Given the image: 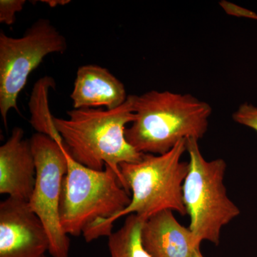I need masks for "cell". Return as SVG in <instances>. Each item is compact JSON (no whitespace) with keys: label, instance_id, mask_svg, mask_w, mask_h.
<instances>
[{"label":"cell","instance_id":"obj_1","mask_svg":"<svg viewBox=\"0 0 257 257\" xmlns=\"http://www.w3.org/2000/svg\"><path fill=\"white\" fill-rule=\"evenodd\" d=\"M135 95L131 94L122 105L114 109H74L67 111V119L54 118L56 128L72 158L93 170L110 167L124 189L119 165L136 163L144 155L126 138V124L135 119Z\"/></svg>","mask_w":257,"mask_h":257},{"label":"cell","instance_id":"obj_2","mask_svg":"<svg viewBox=\"0 0 257 257\" xmlns=\"http://www.w3.org/2000/svg\"><path fill=\"white\" fill-rule=\"evenodd\" d=\"M186 140H181L164 155L144 154L136 163L119 165L125 189L131 192V202L124 210L111 219L101 221L83 234L87 242L101 236H109L114 221L135 214L145 219L164 210L187 214L183 201V184L189 170V162L182 161L187 151Z\"/></svg>","mask_w":257,"mask_h":257},{"label":"cell","instance_id":"obj_3","mask_svg":"<svg viewBox=\"0 0 257 257\" xmlns=\"http://www.w3.org/2000/svg\"><path fill=\"white\" fill-rule=\"evenodd\" d=\"M135 112L126 130L128 143L140 153L160 155L181 140L202 138L212 109L192 94L152 90L135 95Z\"/></svg>","mask_w":257,"mask_h":257},{"label":"cell","instance_id":"obj_4","mask_svg":"<svg viewBox=\"0 0 257 257\" xmlns=\"http://www.w3.org/2000/svg\"><path fill=\"white\" fill-rule=\"evenodd\" d=\"M65 155L68 167L61 194L60 224L66 234L78 236L124 210L131 195L110 167H85L72 158L67 147Z\"/></svg>","mask_w":257,"mask_h":257},{"label":"cell","instance_id":"obj_5","mask_svg":"<svg viewBox=\"0 0 257 257\" xmlns=\"http://www.w3.org/2000/svg\"><path fill=\"white\" fill-rule=\"evenodd\" d=\"M198 141L186 140L189 161L183 184L184 204L197 244L209 241L218 245L223 226L237 217L240 210L228 197L224 184L226 162L221 158L206 160Z\"/></svg>","mask_w":257,"mask_h":257},{"label":"cell","instance_id":"obj_6","mask_svg":"<svg viewBox=\"0 0 257 257\" xmlns=\"http://www.w3.org/2000/svg\"><path fill=\"white\" fill-rule=\"evenodd\" d=\"M67 39L47 19L37 20L23 37L0 33V114L5 126L8 113L18 110V99L29 76L47 55L63 54Z\"/></svg>","mask_w":257,"mask_h":257},{"label":"cell","instance_id":"obj_7","mask_svg":"<svg viewBox=\"0 0 257 257\" xmlns=\"http://www.w3.org/2000/svg\"><path fill=\"white\" fill-rule=\"evenodd\" d=\"M30 140L36 178L29 206L47 230L51 256L69 257L70 240L62 229L60 218L62 183L68 167L65 145L41 133L34 134Z\"/></svg>","mask_w":257,"mask_h":257},{"label":"cell","instance_id":"obj_8","mask_svg":"<svg viewBox=\"0 0 257 257\" xmlns=\"http://www.w3.org/2000/svg\"><path fill=\"white\" fill-rule=\"evenodd\" d=\"M43 223L29 203L8 197L0 204V257H43L50 248Z\"/></svg>","mask_w":257,"mask_h":257},{"label":"cell","instance_id":"obj_9","mask_svg":"<svg viewBox=\"0 0 257 257\" xmlns=\"http://www.w3.org/2000/svg\"><path fill=\"white\" fill-rule=\"evenodd\" d=\"M24 130L15 127L0 147V194L29 202L35 187L36 167L30 140Z\"/></svg>","mask_w":257,"mask_h":257},{"label":"cell","instance_id":"obj_10","mask_svg":"<svg viewBox=\"0 0 257 257\" xmlns=\"http://www.w3.org/2000/svg\"><path fill=\"white\" fill-rule=\"evenodd\" d=\"M124 84L107 69L96 64L79 67L70 97L75 109L104 106L114 109L128 98Z\"/></svg>","mask_w":257,"mask_h":257},{"label":"cell","instance_id":"obj_11","mask_svg":"<svg viewBox=\"0 0 257 257\" xmlns=\"http://www.w3.org/2000/svg\"><path fill=\"white\" fill-rule=\"evenodd\" d=\"M142 241L151 257H192L200 248L189 228L179 224L171 210L160 211L145 221Z\"/></svg>","mask_w":257,"mask_h":257},{"label":"cell","instance_id":"obj_12","mask_svg":"<svg viewBox=\"0 0 257 257\" xmlns=\"http://www.w3.org/2000/svg\"><path fill=\"white\" fill-rule=\"evenodd\" d=\"M56 83L52 77H42L35 86L29 101L30 124L37 133L44 134L58 143H64L54 121L55 116L51 114L49 105V92L55 89Z\"/></svg>","mask_w":257,"mask_h":257},{"label":"cell","instance_id":"obj_13","mask_svg":"<svg viewBox=\"0 0 257 257\" xmlns=\"http://www.w3.org/2000/svg\"><path fill=\"white\" fill-rule=\"evenodd\" d=\"M146 219L130 214L124 224L108 236L110 257H151L142 241V229Z\"/></svg>","mask_w":257,"mask_h":257},{"label":"cell","instance_id":"obj_14","mask_svg":"<svg viewBox=\"0 0 257 257\" xmlns=\"http://www.w3.org/2000/svg\"><path fill=\"white\" fill-rule=\"evenodd\" d=\"M232 119L237 124L247 126L257 133V107L251 103L241 104L233 114Z\"/></svg>","mask_w":257,"mask_h":257},{"label":"cell","instance_id":"obj_15","mask_svg":"<svg viewBox=\"0 0 257 257\" xmlns=\"http://www.w3.org/2000/svg\"><path fill=\"white\" fill-rule=\"evenodd\" d=\"M25 0H1L0 1V23L11 26L16 21L17 13L23 10Z\"/></svg>","mask_w":257,"mask_h":257},{"label":"cell","instance_id":"obj_16","mask_svg":"<svg viewBox=\"0 0 257 257\" xmlns=\"http://www.w3.org/2000/svg\"><path fill=\"white\" fill-rule=\"evenodd\" d=\"M219 5L226 12V14L238 18H246L257 20V15L251 10L245 9L226 1H221Z\"/></svg>","mask_w":257,"mask_h":257},{"label":"cell","instance_id":"obj_17","mask_svg":"<svg viewBox=\"0 0 257 257\" xmlns=\"http://www.w3.org/2000/svg\"><path fill=\"white\" fill-rule=\"evenodd\" d=\"M45 4L48 5L51 8H55V7L58 6V5H65L70 3V1H67V0H46V1H42Z\"/></svg>","mask_w":257,"mask_h":257},{"label":"cell","instance_id":"obj_18","mask_svg":"<svg viewBox=\"0 0 257 257\" xmlns=\"http://www.w3.org/2000/svg\"><path fill=\"white\" fill-rule=\"evenodd\" d=\"M192 257H204L203 256L202 252L200 251V248H198L195 250Z\"/></svg>","mask_w":257,"mask_h":257},{"label":"cell","instance_id":"obj_19","mask_svg":"<svg viewBox=\"0 0 257 257\" xmlns=\"http://www.w3.org/2000/svg\"><path fill=\"white\" fill-rule=\"evenodd\" d=\"M43 257H47L46 256H44Z\"/></svg>","mask_w":257,"mask_h":257}]
</instances>
